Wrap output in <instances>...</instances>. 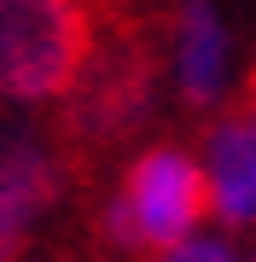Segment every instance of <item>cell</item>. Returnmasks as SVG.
<instances>
[{
  "label": "cell",
  "mask_w": 256,
  "mask_h": 262,
  "mask_svg": "<svg viewBox=\"0 0 256 262\" xmlns=\"http://www.w3.org/2000/svg\"><path fill=\"white\" fill-rule=\"evenodd\" d=\"M198 227H210L198 151L157 140V146H140L123 163V175L111 181L99 222H94V239L117 262H152L157 251L180 245Z\"/></svg>",
  "instance_id": "1"
},
{
  "label": "cell",
  "mask_w": 256,
  "mask_h": 262,
  "mask_svg": "<svg viewBox=\"0 0 256 262\" xmlns=\"http://www.w3.org/2000/svg\"><path fill=\"white\" fill-rule=\"evenodd\" d=\"M94 47L87 0H0V105H64Z\"/></svg>",
  "instance_id": "2"
},
{
  "label": "cell",
  "mask_w": 256,
  "mask_h": 262,
  "mask_svg": "<svg viewBox=\"0 0 256 262\" xmlns=\"http://www.w3.org/2000/svg\"><path fill=\"white\" fill-rule=\"evenodd\" d=\"M163 82L187 111L216 117L239 82V29L221 0H175L163 24Z\"/></svg>",
  "instance_id": "3"
},
{
  "label": "cell",
  "mask_w": 256,
  "mask_h": 262,
  "mask_svg": "<svg viewBox=\"0 0 256 262\" xmlns=\"http://www.w3.org/2000/svg\"><path fill=\"white\" fill-rule=\"evenodd\" d=\"M157 99V64L140 47H94L76 76V88L64 94L70 134L82 140H123L146 122Z\"/></svg>",
  "instance_id": "4"
},
{
  "label": "cell",
  "mask_w": 256,
  "mask_h": 262,
  "mask_svg": "<svg viewBox=\"0 0 256 262\" xmlns=\"http://www.w3.org/2000/svg\"><path fill=\"white\" fill-rule=\"evenodd\" d=\"M64 198V158L41 134H6L0 140V262H24L41 215Z\"/></svg>",
  "instance_id": "5"
},
{
  "label": "cell",
  "mask_w": 256,
  "mask_h": 262,
  "mask_svg": "<svg viewBox=\"0 0 256 262\" xmlns=\"http://www.w3.org/2000/svg\"><path fill=\"white\" fill-rule=\"evenodd\" d=\"M204 204L221 233H256V128L245 111H216L198 140Z\"/></svg>",
  "instance_id": "6"
},
{
  "label": "cell",
  "mask_w": 256,
  "mask_h": 262,
  "mask_svg": "<svg viewBox=\"0 0 256 262\" xmlns=\"http://www.w3.org/2000/svg\"><path fill=\"white\" fill-rule=\"evenodd\" d=\"M152 262H239V239L221 233V227H198V233H187L180 245L157 251Z\"/></svg>",
  "instance_id": "7"
},
{
  "label": "cell",
  "mask_w": 256,
  "mask_h": 262,
  "mask_svg": "<svg viewBox=\"0 0 256 262\" xmlns=\"http://www.w3.org/2000/svg\"><path fill=\"white\" fill-rule=\"evenodd\" d=\"M239 262H256V245H250V251H239Z\"/></svg>",
  "instance_id": "8"
},
{
  "label": "cell",
  "mask_w": 256,
  "mask_h": 262,
  "mask_svg": "<svg viewBox=\"0 0 256 262\" xmlns=\"http://www.w3.org/2000/svg\"><path fill=\"white\" fill-rule=\"evenodd\" d=\"M245 117H250V128H256V99H250V111H245Z\"/></svg>",
  "instance_id": "9"
}]
</instances>
